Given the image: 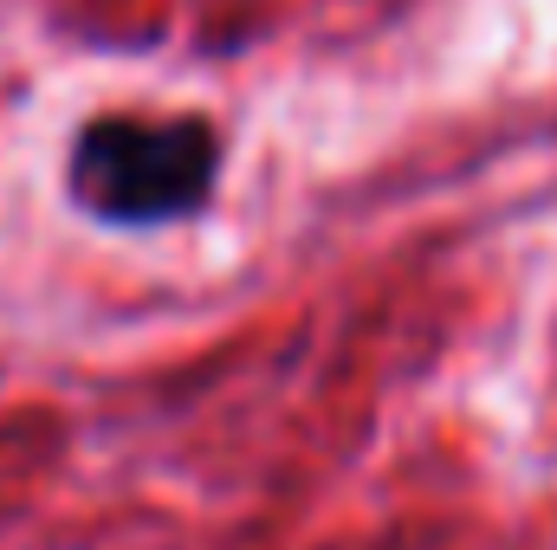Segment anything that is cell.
Listing matches in <instances>:
<instances>
[{
	"mask_svg": "<svg viewBox=\"0 0 557 550\" xmlns=\"http://www.w3.org/2000/svg\"><path fill=\"white\" fill-rule=\"evenodd\" d=\"M221 137L201 117H91L65 155V195L98 227H175L214 201Z\"/></svg>",
	"mask_w": 557,
	"mask_h": 550,
	"instance_id": "1",
	"label": "cell"
}]
</instances>
